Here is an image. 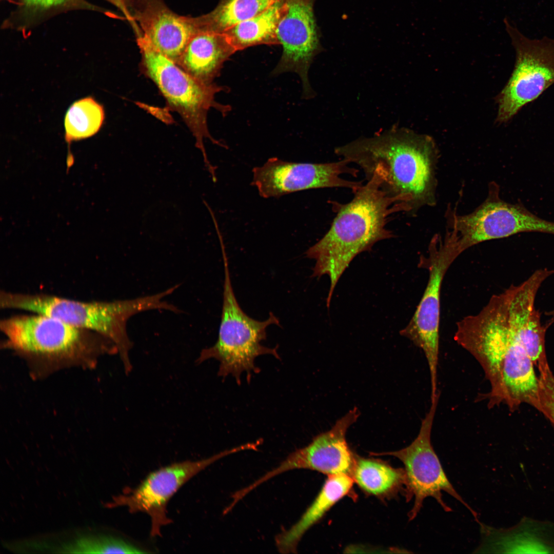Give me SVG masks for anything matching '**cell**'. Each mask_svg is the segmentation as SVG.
<instances>
[{
  "label": "cell",
  "mask_w": 554,
  "mask_h": 554,
  "mask_svg": "<svg viewBox=\"0 0 554 554\" xmlns=\"http://www.w3.org/2000/svg\"><path fill=\"white\" fill-rule=\"evenodd\" d=\"M334 153L357 165L367 180L375 177L399 211L414 215L435 205L439 152L431 136L393 125L337 147Z\"/></svg>",
  "instance_id": "cell-1"
},
{
  "label": "cell",
  "mask_w": 554,
  "mask_h": 554,
  "mask_svg": "<svg viewBox=\"0 0 554 554\" xmlns=\"http://www.w3.org/2000/svg\"><path fill=\"white\" fill-rule=\"evenodd\" d=\"M353 192V198L347 203L332 202L337 214L330 228L306 252L307 257L316 261L312 276H329L328 308L338 280L354 257L393 236L386 225L390 215L399 211L377 179L371 177Z\"/></svg>",
  "instance_id": "cell-2"
},
{
  "label": "cell",
  "mask_w": 554,
  "mask_h": 554,
  "mask_svg": "<svg viewBox=\"0 0 554 554\" xmlns=\"http://www.w3.org/2000/svg\"><path fill=\"white\" fill-rule=\"evenodd\" d=\"M3 346L31 364L38 373L71 365L93 367L98 358L118 353L109 340L94 331L38 313L11 316L0 322Z\"/></svg>",
  "instance_id": "cell-3"
},
{
  "label": "cell",
  "mask_w": 554,
  "mask_h": 554,
  "mask_svg": "<svg viewBox=\"0 0 554 554\" xmlns=\"http://www.w3.org/2000/svg\"><path fill=\"white\" fill-rule=\"evenodd\" d=\"M167 290L133 299L83 302L43 293L1 291L0 307L24 310L54 317L73 326L96 332L116 347L126 373L132 369L129 352L133 344L127 332L128 320L150 310H169L163 299Z\"/></svg>",
  "instance_id": "cell-4"
},
{
  "label": "cell",
  "mask_w": 554,
  "mask_h": 554,
  "mask_svg": "<svg viewBox=\"0 0 554 554\" xmlns=\"http://www.w3.org/2000/svg\"><path fill=\"white\" fill-rule=\"evenodd\" d=\"M136 41L144 73L155 84L169 106L184 120L195 138L196 146L202 152L206 168L210 173H214L215 168L207 159L204 140L209 138L213 144L225 147L211 136L207 122L211 108L223 115L230 111L229 106L215 100V94L225 88L195 78L157 50L141 34L138 33Z\"/></svg>",
  "instance_id": "cell-5"
},
{
  "label": "cell",
  "mask_w": 554,
  "mask_h": 554,
  "mask_svg": "<svg viewBox=\"0 0 554 554\" xmlns=\"http://www.w3.org/2000/svg\"><path fill=\"white\" fill-rule=\"evenodd\" d=\"M221 246L225 278L218 337L213 346L202 350L196 362L201 364L208 359H215L220 362L218 375L224 378L231 374L240 384L243 372H246L247 379L250 380L252 372H259L254 364L258 356L271 354L280 359L276 348H269L261 344L266 339L267 328L273 324L280 326V321L272 312L267 320L260 321L249 316L242 309L232 287L224 244Z\"/></svg>",
  "instance_id": "cell-6"
},
{
  "label": "cell",
  "mask_w": 554,
  "mask_h": 554,
  "mask_svg": "<svg viewBox=\"0 0 554 554\" xmlns=\"http://www.w3.org/2000/svg\"><path fill=\"white\" fill-rule=\"evenodd\" d=\"M503 22L516 51V62L508 81L496 98V121L499 124L509 121L554 84V39L529 38L508 17Z\"/></svg>",
  "instance_id": "cell-7"
},
{
  "label": "cell",
  "mask_w": 554,
  "mask_h": 554,
  "mask_svg": "<svg viewBox=\"0 0 554 554\" xmlns=\"http://www.w3.org/2000/svg\"><path fill=\"white\" fill-rule=\"evenodd\" d=\"M439 399V395L431 400L419 432L409 446L395 451L373 454L392 456L403 463L407 501L414 498L413 507L408 513L409 520L416 517L424 499L428 497L436 499L445 511H451V508L442 499V492L444 491L464 505L479 522L477 513L464 501L449 482L431 444V429Z\"/></svg>",
  "instance_id": "cell-8"
},
{
  "label": "cell",
  "mask_w": 554,
  "mask_h": 554,
  "mask_svg": "<svg viewBox=\"0 0 554 554\" xmlns=\"http://www.w3.org/2000/svg\"><path fill=\"white\" fill-rule=\"evenodd\" d=\"M460 254L450 235L444 242L435 240L431 243L427 286L413 316L400 332L423 350L429 367L432 390L437 389L441 285L447 269Z\"/></svg>",
  "instance_id": "cell-9"
},
{
  "label": "cell",
  "mask_w": 554,
  "mask_h": 554,
  "mask_svg": "<svg viewBox=\"0 0 554 554\" xmlns=\"http://www.w3.org/2000/svg\"><path fill=\"white\" fill-rule=\"evenodd\" d=\"M246 449L244 445L221 452L209 458L173 463L155 470L137 487L127 489L110 504L123 506L131 513L141 512L150 518V535H161V529L172 522L167 516V505L173 496L190 479L219 459Z\"/></svg>",
  "instance_id": "cell-10"
},
{
  "label": "cell",
  "mask_w": 554,
  "mask_h": 554,
  "mask_svg": "<svg viewBox=\"0 0 554 554\" xmlns=\"http://www.w3.org/2000/svg\"><path fill=\"white\" fill-rule=\"evenodd\" d=\"M342 159L331 163H311L285 161L271 157L262 166L252 169V184L263 197H278L311 189L343 187L355 191L362 182L344 179L347 174L357 177L358 169Z\"/></svg>",
  "instance_id": "cell-11"
},
{
  "label": "cell",
  "mask_w": 554,
  "mask_h": 554,
  "mask_svg": "<svg viewBox=\"0 0 554 554\" xmlns=\"http://www.w3.org/2000/svg\"><path fill=\"white\" fill-rule=\"evenodd\" d=\"M453 227L452 235L461 253L478 243L522 232L554 234V223L493 195L471 213L454 217Z\"/></svg>",
  "instance_id": "cell-12"
},
{
  "label": "cell",
  "mask_w": 554,
  "mask_h": 554,
  "mask_svg": "<svg viewBox=\"0 0 554 554\" xmlns=\"http://www.w3.org/2000/svg\"><path fill=\"white\" fill-rule=\"evenodd\" d=\"M286 2V9L276 31L283 52L271 74L286 72L298 74L302 83L303 97L311 98L315 92L310 84L308 72L321 49L313 14L314 0Z\"/></svg>",
  "instance_id": "cell-13"
},
{
  "label": "cell",
  "mask_w": 554,
  "mask_h": 554,
  "mask_svg": "<svg viewBox=\"0 0 554 554\" xmlns=\"http://www.w3.org/2000/svg\"><path fill=\"white\" fill-rule=\"evenodd\" d=\"M359 416L354 407L339 419L328 431L315 436L306 446L289 454L276 468L242 489L244 495L273 477L296 469H308L328 476L340 473L351 477L355 457L346 440L349 426Z\"/></svg>",
  "instance_id": "cell-14"
},
{
  "label": "cell",
  "mask_w": 554,
  "mask_h": 554,
  "mask_svg": "<svg viewBox=\"0 0 554 554\" xmlns=\"http://www.w3.org/2000/svg\"><path fill=\"white\" fill-rule=\"evenodd\" d=\"M553 273L547 268L539 269L522 284L512 285L503 292L510 325L539 371L549 366L545 350L547 329L541 324L535 302L541 285Z\"/></svg>",
  "instance_id": "cell-15"
},
{
  "label": "cell",
  "mask_w": 554,
  "mask_h": 554,
  "mask_svg": "<svg viewBox=\"0 0 554 554\" xmlns=\"http://www.w3.org/2000/svg\"><path fill=\"white\" fill-rule=\"evenodd\" d=\"M129 12L139 25L141 34L175 63L197 31L194 17L178 15L162 0H133Z\"/></svg>",
  "instance_id": "cell-16"
},
{
  "label": "cell",
  "mask_w": 554,
  "mask_h": 554,
  "mask_svg": "<svg viewBox=\"0 0 554 554\" xmlns=\"http://www.w3.org/2000/svg\"><path fill=\"white\" fill-rule=\"evenodd\" d=\"M481 542L475 553H554V526L525 518L508 529L480 522Z\"/></svg>",
  "instance_id": "cell-17"
},
{
  "label": "cell",
  "mask_w": 554,
  "mask_h": 554,
  "mask_svg": "<svg viewBox=\"0 0 554 554\" xmlns=\"http://www.w3.org/2000/svg\"><path fill=\"white\" fill-rule=\"evenodd\" d=\"M235 52L224 33L197 31L176 64L197 80L211 84Z\"/></svg>",
  "instance_id": "cell-18"
},
{
  "label": "cell",
  "mask_w": 554,
  "mask_h": 554,
  "mask_svg": "<svg viewBox=\"0 0 554 554\" xmlns=\"http://www.w3.org/2000/svg\"><path fill=\"white\" fill-rule=\"evenodd\" d=\"M354 482L351 477L347 474L328 476L320 492L298 522L276 536L275 545L279 551L282 553L296 552L298 545L305 533L349 493Z\"/></svg>",
  "instance_id": "cell-19"
},
{
  "label": "cell",
  "mask_w": 554,
  "mask_h": 554,
  "mask_svg": "<svg viewBox=\"0 0 554 554\" xmlns=\"http://www.w3.org/2000/svg\"><path fill=\"white\" fill-rule=\"evenodd\" d=\"M287 6L279 0L262 13L223 32L236 51L260 45H279L276 31Z\"/></svg>",
  "instance_id": "cell-20"
},
{
  "label": "cell",
  "mask_w": 554,
  "mask_h": 554,
  "mask_svg": "<svg viewBox=\"0 0 554 554\" xmlns=\"http://www.w3.org/2000/svg\"><path fill=\"white\" fill-rule=\"evenodd\" d=\"M279 0H221L210 12L195 17L197 31L223 33L262 13Z\"/></svg>",
  "instance_id": "cell-21"
},
{
  "label": "cell",
  "mask_w": 554,
  "mask_h": 554,
  "mask_svg": "<svg viewBox=\"0 0 554 554\" xmlns=\"http://www.w3.org/2000/svg\"><path fill=\"white\" fill-rule=\"evenodd\" d=\"M351 477L364 492L376 496L397 491L406 483L404 469L357 456Z\"/></svg>",
  "instance_id": "cell-22"
},
{
  "label": "cell",
  "mask_w": 554,
  "mask_h": 554,
  "mask_svg": "<svg viewBox=\"0 0 554 554\" xmlns=\"http://www.w3.org/2000/svg\"><path fill=\"white\" fill-rule=\"evenodd\" d=\"M104 119L103 108L92 97L74 102L65 118L66 141L70 143L95 134L101 127Z\"/></svg>",
  "instance_id": "cell-23"
},
{
  "label": "cell",
  "mask_w": 554,
  "mask_h": 554,
  "mask_svg": "<svg viewBox=\"0 0 554 554\" xmlns=\"http://www.w3.org/2000/svg\"><path fill=\"white\" fill-rule=\"evenodd\" d=\"M115 548L113 537L92 535L77 537L72 542L64 543L60 549L69 553H112Z\"/></svg>",
  "instance_id": "cell-24"
},
{
  "label": "cell",
  "mask_w": 554,
  "mask_h": 554,
  "mask_svg": "<svg viewBox=\"0 0 554 554\" xmlns=\"http://www.w3.org/2000/svg\"><path fill=\"white\" fill-rule=\"evenodd\" d=\"M539 372V398L535 408L549 421L554 429V374L550 367Z\"/></svg>",
  "instance_id": "cell-25"
},
{
  "label": "cell",
  "mask_w": 554,
  "mask_h": 554,
  "mask_svg": "<svg viewBox=\"0 0 554 554\" xmlns=\"http://www.w3.org/2000/svg\"><path fill=\"white\" fill-rule=\"evenodd\" d=\"M70 0H24L28 6L47 8L64 4Z\"/></svg>",
  "instance_id": "cell-26"
},
{
  "label": "cell",
  "mask_w": 554,
  "mask_h": 554,
  "mask_svg": "<svg viewBox=\"0 0 554 554\" xmlns=\"http://www.w3.org/2000/svg\"><path fill=\"white\" fill-rule=\"evenodd\" d=\"M128 14L133 0H110Z\"/></svg>",
  "instance_id": "cell-27"
},
{
  "label": "cell",
  "mask_w": 554,
  "mask_h": 554,
  "mask_svg": "<svg viewBox=\"0 0 554 554\" xmlns=\"http://www.w3.org/2000/svg\"><path fill=\"white\" fill-rule=\"evenodd\" d=\"M545 314L547 316L549 317L547 323L546 324V325L544 326L547 329L553 323H554V309L551 310L549 311L546 312L545 313Z\"/></svg>",
  "instance_id": "cell-28"
}]
</instances>
